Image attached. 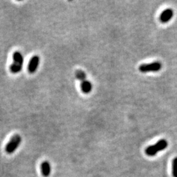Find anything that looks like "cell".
I'll list each match as a JSON object with an SVG mask.
<instances>
[{"instance_id":"9c48e42d","label":"cell","mask_w":177,"mask_h":177,"mask_svg":"<svg viewBox=\"0 0 177 177\" xmlns=\"http://www.w3.org/2000/svg\"><path fill=\"white\" fill-rule=\"evenodd\" d=\"M173 176L177 177V157H175L173 161Z\"/></svg>"},{"instance_id":"ba28073f","label":"cell","mask_w":177,"mask_h":177,"mask_svg":"<svg viewBox=\"0 0 177 177\" xmlns=\"http://www.w3.org/2000/svg\"><path fill=\"white\" fill-rule=\"evenodd\" d=\"M41 171L43 176L45 177H47L51 174V167L50 164L48 161H43L41 165Z\"/></svg>"},{"instance_id":"5b68a950","label":"cell","mask_w":177,"mask_h":177,"mask_svg":"<svg viewBox=\"0 0 177 177\" xmlns=\"http://www.w3.org/2000/svg\"><path fill=\"white\" fill-rule=\"evenodd\" d=\"M162 65L159 62H154L150 64H143L139 66V70L142 73L150 72H158L161 69Z\"/></svg>"},{"instance_id":"7a4b0ae2","label":"cell","mask_w":177,"mask_h":177,"mask_svg":"<svg viewBox=\"0 0 177 177\" xmlns=\"http://www.w3.org/2000/svg\"><path fill=\"white\" fill-rule=\"evenodd\" d=\"M13 63L9 70L11 73L16 74L21 72L24 64V57L20 51H15L13 55Z\"/></svg>"},{"instance_id":"3957f363","label":"cell","mask_w":177,"mask_h":177,"mask_svg":"<svg viewBox=\"0 0 177 177\" xmlns=\"http://www.w3.org/2000/svg\"><path fill=\"white\" fill-rule=\"evenodd\" d=\"M167 141L165 139H161L159 140L156 144L148 146L146 149L145 153L148 156H154L156 155L157 152L165 150L167 147Z\"/></svg>"},{"instance_id":"277c9868","label":"cell","mask_w":177,"mask_h":177,"mask_svg":"<svg viewBox=\"0 0 177 177\" xmlns=\"http://www.w3.org/2000/svg\"><path fill=\"white\" fill-rule=\"evenodd\" d=\"M21 137L19 135H15L11 137L9 142L5 146V152L7 154H11L15 152V151L18 148L21 143Z\"/></svg>"},{"instance_id":"8992f818","label":"cell","mask_w":177,"mask_h":177,"mask_svg":"<svg viewBox=\"0 0 177 177\" xmlns=\"http://www.w3.org/2000/svg\"><path fill=\"white\" fill-rule=\"evenodd\" d=\"M40 62V57L38 55H34L30 59L28 66V71L30 74H34L37 71Z\"/></svg>"},{"instance_id":"52a82bcc","label":"cell","mask_w":177,"mask_h":177,"mask_svg":"<svg viewBox=\"0 0 177 177\" xmlns=\"http://www.w3.org/2000/svg\"><path fill=\"white\" fill-rule=\"evenodd\" d=\"M173 16V11L171 9H167L163 11L160 16V21L163 23H167Z\"/></svg>"},{"instance_id":"6da1fadb","label":"cell","mask_w":177,"mask_h":177,"mask_svg":"<svg viewBox=\"0 0 177 177\" xmlns=\"http://www.w3.org/2000/svg\"><path fill=\"white\" fill-rule=\"evenodd\" d=\"M76 78L81 81V90L84 94L90 93L93 89V84L87 79V75L84 71L77 70L75 72Z\"/></svg>"}]
</instances>
